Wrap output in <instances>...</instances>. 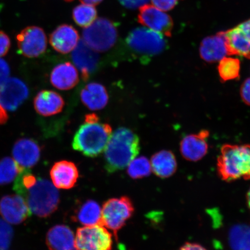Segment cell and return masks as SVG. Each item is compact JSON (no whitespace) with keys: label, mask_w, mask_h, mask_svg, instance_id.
I'll return each mask as SVG.
<instances>
[{"label":"cell","mask_w":250,"mask_h":250,"mask_svg":"<svg viewBox=\"0 0 250 250\" xmlns=\"http://www.w3.org/2000/svg\"><path fill=\"white\" fill-rule=\"evenodd\" d=\"M104 151L106 170L110 173L123 170L139 154V137L127 128H119L112 133Z\"/></svg>","instance_id":"6da1fadb"},{"label":"cell","mask_w":250,"mask_h":250,"mask_svg":"<svg viewBox=\"0 0 250 250\" xmlns=\"http://www.w3.org/2000/svg\"><path fill=\"white\" fill-rule=\"evenodd\" d=\"M111 135L110 125L101 123L95 114H90L75 134L73 147L86 156L96 157L104 151Z\"/></svg>","instance_id":"7a4b0ae2"},{"label":"cell","mask_w":250,"mask_h":250,"mask_svg":"<svg viewBox=\"0 0 250 250\" xmlns=\"http://www.w3.org/2000/svg\"><path fill=\"white\" fill-rule=\"evenodd\" d=\"M218 170L225 181L250 179V146L224 145L218 158Z\"/></svg>","instance_id":"3957f363"},{"label":"cell","mask_w":250,"mask_h":250,"mask_svg":"<svg viewBox=\"0 0 250 250\" xmlns=\"http://www.w3.org/2000/svg\"><path fill=\"white\" fill-rule=\"evenodd\" d=\"M23 197L33 213L46 218L58 208L60 197L56 188L48 180L37 179L36 183L20 195Z\"/></svg>","instance_id":"277c9868"},{"label":"cell","mask_w":250,"mask_h":250,"mask_svg":"<svg viewBox=\"0 0 250 250\" xmlns=\"http://www.w3.org/2000/svg\"><path fill=\"white\" fill-rule=\"evenodd\" d=\"M126 42L134 53L147 59L160 54L167 47L163 34L146 27H138L130 31Z\"/></svg>","instance_id":"5b68a950"},{"label":"cell","mask_w":250,"mask_h":250,"mask_svg":"<svg viewBox=\"0 0 250 250\" xmlns=\"http://www.w3.org/2000/svg\"><path fill=\"white\" fill-rule=\"evenodd\" d=\"M83 42L97 52L108 51L115 45L118 37L116 26L111 21L98 18L84 29Z\"/></svg>","instance_id":"8992f818"},{"label":"cell","mask_w":250,"mask_h":250,"mask_svg":"<svg viewBox=\"0 0 250 250\" xmlns=\"http://www.w3.org/2000/svg\"><path fill=\"white\" fill-rule=\"evenodd\" d=\"M134 211L133 203L127 196L109 199L102 209L103 226L111 230L117 239L118 231L132 217Z\"/></svg>","instance_id":"52a82bcc"},{"label":"cell","mask_w":250,"mask_h":250,"mask_svg":"<svg viewBox=\"0 0 250 250\" xmlns=\"http://www.w3.org/2000/svg\"><path fill=\"white\" fill-rule=\"evenodd\" d=\"M112 235L103 226L78 228L75 238L76 250H111Z\"/></svg>","instance_id":"ba28073f"},{"label":"cell","mask_w":250,"mask_h":250,"mask_svg":"<svg viewBox=\"0 0 250 250\" xmlns=\"http://www.w3.org/2000/svg\"><path fill=\"white\" fill-rule=\"evenodd\" d=\"M19 51L26 57L34 58L43 54L47 48L44 31L37 26H29L21 30L17 37Z\"/></svg>","instance_id":"9c48e42d"},{"label":"cell","mask_w":250,"mask_h":250,"mask_svg":"<svg viewBox=\"0 0 250 250\" xmlns=\"http://www.w3.org/2000/svg\"><path fill=\"white\" fill-rule=\"evenodd\" d=\"M29 89L22 81L8 78L0 86V105L8 111L16 110L26 101Z\"/></svg>","instance_id":"30bf717a"},{"label":"cell","mask_w":250,"mask_h":250,"mask_svg":"<svg viewBox=\"0 0 250 250\" xmlns=\"http://www.w3.org/2000/svg\"><path fill=\"white\" fill-rule=\"evenodd\" d=\"M138 19L139 22L148 29L171 36L173 25L171 18L155 6L146 4L140 7Z\"/></svg>","instance_id":"8fae6325"},{"label":"cell","mask_w":250,"mask_h":250,"mask_svg":"<svg viewBox=\"0 0 250 250\" xmlns=\"http://www.w3.org/2000/svg\"><path fill=\"white\" fill-rule=\"evenodd\" d=\"M0 214L8 223L17 225L29 218L31 211L22 196L6 195L0 201Z\"/></svg>","instance_id":"7c38bea8"},{"label":"cell","mask_w":250,"mask_h":250,"mask_svg":"<svg viewBox=\"0 0 250 250\" xmlns=\"http://www.w3.org/2000/svg\"><path fill=\"white\" fill-rule=\"evenodd\" d=\"M229 55L250 59V19L225 32Z\"/></svg>","instance_id":"4fadbf2b"},{"label":"cell","mask_w":250,"mask_h":250,"mask_svg":"<svg viewBox=\"0 0 250 250\" xmlns=\"http://www.w3.org/2000/svg\"><path fill=\"white\" fill-rule=\"evenodd\" d=\"M71 58L84 80L88 79L96 69L99 61L98 52L87 45L83 40L80 41L72 51Z\"/></svg>","instance_id":"5bb4252c"},{"label":"cell","mask_w":250,"mask_h":250,"mask_svg":"<svg viewBox=\"0 0 250 250\" xmlns=\"http://www.w3.org/2000/svg\"><path fill=\"white\" fill-rule=\"evenodd\" d=\"M12 155L20 167L29 169L34 167L40 160V146L33 140L21 139L15 143L12 149Z\"/></svg>","instance_id":"9a60e30c"},{"label":"cell","mask_w":250,"mask_h":250,"mask_svg":"<svg viewBox=\"0 0 250 250\" xmlns=\"http://www.w3.org/2000/svg\"><path fill=\"white\" fill-rule=\"evenodd\" d=\"M209 136L208 130H202L196 134H190L181 141L180 151L183 157L190 161H198L207 154Z\"/></svg>","instance_id":"2e32d148"},{"label":"cell","mask_w":250,"mask_h":250,"mask_svg":"<svg viewBox=\"0 0 250 250\" xmlns=\"http://www.w3.org/2000/svg\"><path fill=\"white\" fill-rule=\"evenodd\" d=\"M80 42L78 31L73 26L62 24L50 36L49 42L56 51L67 54L73 51Z\"/></svg>","instance_id":"e0dca14e"},{"label":"cell","mask_w":250,"mask_h":250,"mask_svg":"<svg viewBox=\"0 0 250 250\" xmlns=\"http://www.w3.org/2000/svg\"><path fill=\"white\" fill-rule=\"evenodd\" d=\"M52 183L57 188L69 189L77 182L79 173L73 162L62 161L56 162L50 171Z\"/></svg>","instance_id":"ac0fdd59"},{"label":"cell","mask_w":250,"mask_h":250,"mask_svg":"<svg viewBox=\"0 0 250 250\" xmlns=\"http://www.w3.org/2000/svg\"><path fill=\"white\" fill-rule=\"evenodd\" d=\"M200 55L208 62H220L229 55L225 32L203 40L200 46Z\"/></svg>","instance_id":"d6986e66"},{"label":"cell","mask_w":250,"mask_h":250,"mask_svg":"<svg viewBox=\"0 0 250 250\" xmlns=\"http://www.w3.org/2000/svg\"><path fill=\"white\" fill-rule=\"evenodd\" d=\"M34 105L37 113L43 117H50L62 111L64 101L57 92L43 90L37 94L34 100Z\"/></svg>","instance_id":"ffe728a7"},{"label":"cell","mask_w":250,"mask_h":250,"mask_svg":"<svg viewBox=\"0 0 250 250\" xmlns=\"http://www.w3.org/2000/svg\"><path fill=\"white\" fill-rule=\"evenodd\" d=\"M51 83L56 88L62 90L73 89L79 81L77 68L70 62L59 64L52 70Z\"/></svg>","instance_id":"44dd1931"},{"label":"cell","mask_w":250,"mask_h":250,"mask_svg":"<svg viewBox=\"0 0 250 250\" xmlns=\"http://www.w3.org/2000/svg\"><path fill=\"white\" fill-rule=\"evenodd\" d=\"M81 100L90 110H101L107 105L108 94L104 86L98 83L87 84L81 90Z\"/></svg>","instance_id":"7402d4cb"},{"label":"cell","mask_w":250,"mask_h":250,"mask_svg":"<svg viewBox=\"0 0 250 250\" xmlns=\"http://www.w3.org/2000/svg\"><path fill=\"white\" fill-rule=\"evenodd\" d=\"M46 243L50 250H74V234L69 227L58 225L47 233Z\"/></svg>","instance_id":"603a6c76"},{"label":"cell","mask_w":250,"mask_h":250,"mask_svg":"<svg viewBox=\"0 0 250 250\" xmlns=\"http://www.w3.org/2000/svg\"><path fill=\"white\" fill-rule=\"evenodd\" d=\"M152 170L156 176L167 178L177 169V161L173 153L169 151H159L152 156L151 160Z\"/></svg>","instance_id":"cb8c5ba5"},{"label":"cell","mask_w":250,"mask_h":250,"mask_svg":"<svg viewBox=\"0 0 250 250\" xmlns=\"http://www.w3.org/2000/svg\"><path fill=\"white\" fill-rule=\"evenodd\" d=\"M74 220L85 226H103L101 206L93 200H87L77 209Z\"/></svg>","instance_id":"d4e9b609"},{"label":"cell","mask_w":250,"mask_h":250,"mask_svg":"<svg viewBox=\"0 0 250 250\" xmlns=\"http://www.w3.org/2000/svg\"><path fill=\"white\" fill-rule=\"evenodd\" d=\"M229 243L232 250H250V227L236 225L231 228Z\"/></svg>","instance_id":"484cf974"},{"label":"cell","mask_w":250,"mask_h":250,"mask_svg":"<svg viewBox=\"0 0 250 250\" xmlns=\"http://www.w3.org/2000/svg\"><path fill=\"white\" fill-rule=\"evenodd\" d=\"M25 169L20 167L14 159L9 157L0 160V186L8 185L13 182L21 171Z\"/></svg>","instance_id":"4316f807"},{"label":"cell","mask_w":250,"mask_h":250,"mask_svg":"<svg viewBox=\"0 0 250 250\" xmlns=\"http://www.w3.org/2000/svg\"><path fill=\"white\" fill-rule=\"evenodd\" d=\"M218 69L223 81L238 79L240 70V61L236 58H224L220 61Z\"/></svg>","instance_id":"83f0119b"},{"label":"cell","mask_w":250,"mask_h":250,"mask_svg":"<svg viewBox=\"0 0 250 250\" xmlns=\"http://www.w3.org/2000/svg\"><path fill=\"white\" fill-rule=\"evenodd\" d=\"M73 16L78 26L85 28L96 20L97 11L93 5L83 4L74 9Z\"/></svg>","instance_id":"f1b7e54d"},{"label":"cell","mask_w":250,"mask_h":250,"mask_svg":"<svg viewBox=\"0 0 250 250\" xmlns=\"http://www.w3.org/2000/svg\"><path fill=\"white\" fill-rule=\"evenodd\" d=\"M151 162L145 156L134 158L128 165L127 173L133 179H139L148 177L151 174Z\"/></svg>","instance_id":"f546056e"},{"label":"cell","mask_w":250,"mask_h":250,"mask_svg":"<svg viewBox=\"0 0 250 250\" xmlns=\"http://www.w3.org/2000/svg\"><path fill=\"white\" fill-rule=\"evenodd\" d=\"M14 236V230L0 218V250H8Z\"/></svg>","instance_id":"4dcf8cb0"},{"label":"cell","mask_w":250,"mask_h":250,"mask_svg":"<svg viewBox=\"0 0 250 250\" xmlns=\"http://www.w3.org/2000/svg\"><path fill=\"white\" fill-rule=\"evenodd\" d=\"M177 1L178 0H151L153 5L164 12L173 8Z\"/></svg>","instance_id":"1f68e13d"},{"label":"cell","mask_w":250,"mask_h":250,"mask_svg":"<svg viewBox=\"0 0 250 250\" xmlns=\"http://www.w3.org/2000/svg\"><path fill=\"white\" fill-rule=\"evenodd\" d=\"M11 46V41L4 32L0 31V58L7 54Z\"/></svg>","instance_id":"d6a6232c"},{"label":"cell","mask_w":250,"mask_h":250,"mask_svg":"<svg viewBox=\"0 0 250 250\" xmlns=\"http://www.w3.org/2000/svg\"><path fill=\"white\" fill-rule=\"evenodd\" d=\"M125 8L134 9L147 4L150 0H119Z\"/></svg>","instance_id":"836d02e7"},{"label":"cell","mask_w":250,"mask_h":250,"mask_svg":"<svg viewBox=\"0 0 250 250\" xmlns=\"http://www.w3.org/2000/svg\"><path fill=\"white\" fill-rule=\"evenodd\" d=\"M9 73L10 69L7 62L0 58V86L8 79Z\"/></svg>","instance_id":"e575fe53"},{"label":"cell","mask_w":250,"mask_h":250,"mask_svg":"<svg viewBox=\"0 0 250 250\" xmlns=\"http://www.w3.org/2000/svg\"><path fill=\"white\" fill-rule=\"evenodd\" d=\"M241 96L244 102L250 105V78L247 79L241 87Z\"/></svg>","instance_id":"d590c367"},{"label":"cell","mask_w":250,"mask_h":250,"mask_svg":"<svg viewBox=\"0 0 250 250\" xmlns=\"http://www.w3.org/2000/svg\"><path fill=\"white\" fill-rule=\"evenodd\" d=\"M180 250H207L201 245L196 243H187L181 247Z\"/></svg>","instance_id":"8d00e7d4"},{"label":"cell","mask_w":250,"mask_h":250,"mask_svg":"<svg viewBox=\"0 0 250 250\" xmlns=\"http://www.w3.org/2000/svg\"><path fill=\"white\" fill-rule=\"evenodd\" d=\"M8 120V115L5 109L0 105V124H4Z\"/></svg>","instance_id":"74e56055"},{"label":"cell","mask_w":250,"mask_h":250,"mask_svg":"<svg viewBox=\"0 0 250 250\" xmlns=\"http://www.w3.org/2000/svg\"><path fill=\"white\" fill-rule=\"evenodd\" d=\"M83 4H89L91 5H98L101 3L103 0H80Z\"/></svg>","instance_id":"f35d334b"},{"label":"cell","mask_w":250,"mask_h":250,"mask_svg":"<svg viewBox=\"0 0 250 250\" xmlns=\"http://www.w3.org/2000/svg\"><path fill=\"white\" fill-rule=\"evenodd\" d=\"M247 199H248V205H249V208L250 209V188L248 193V195H247Z\"/></svg>","instance_id":"ab89813d"},{"label":"cell","mask_w":250,"mask_h":250,"mask_svg":"<svg viewBox=\"0 0 250 250\" xmlns=\"http://www.w3.org/2000/svg\"><path fill=\"white\" fill-rule=\"evenodd\" d=\"M65 1H73V0H65Z\"/></svg>","instance_id":"60d3db41"}]
</instances>
